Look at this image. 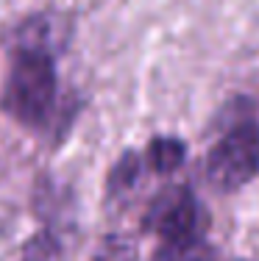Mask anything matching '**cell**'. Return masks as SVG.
Here are the masks:
<instances>
[{
  "label": "cell",
  "instance_id": "1",
  "mask_svg": "<svg viewBox=\"0 0 259 261\" xmlns=\"http://www.w3.org/2000/svg\"><path fill=\"white\" fill-rule=\"evenodd\" d=\"M56 28L59 20L53 17H31L20 25L9 47L0 111L31 130L48 128L59 111L56 53L61 50V36Z\"/></svg>",
  "mask_w": 259,
  "mask_h": 261
},
{
  "label": "cell",
  "instance_id": "2",
  "mask_svg": "<svg viewBox=\"0 0 259 261\" xmlns=\"http://www.w3.org/2000/svg\"><path fill=\"white\" fill-rule=\"evenodd\" d=\"M203 172L212 189L237 192L259 178V125L240 120L209 147Z\"/></svg>",
  "mask_w": 259,
  "mask_h": 261
},
{
  "label": "cell",
  "instance_id": "3",
  "mask_svg": "<svg viewBox=\"0 0 259 261\" xmlns=\"http://www.w3.org/2000/svg\"><path fill=\"white\" fill-rule=\"evenodd\" d=\"M209 228L206 208L190 186L162 189L143 214V231L162 239V245H193L203 242Z\"/></svg>",
  "mask_w": 259,
  "mask_h": 261
},
{
  "label": "cell",
  "instance_id": "4",
  "mask_svg": "<svg viewBox=\"0 0 259 261\" xmlns=\"http://www.w3.org/2000/svg\"><path fill=\"white\" fill-rule=\"evenodd\" d=\"M143 156H145L148 167H151L153 172L168 175V172L178 170V167L184 164V159H187V145H184L181 139H176V136H156V139L148 142Z\"/></svg>",
  "mask_w": 259,
  "mask_h": 261
},
{
  "label": "cell",
  "instance_id": "5",
  "mask_svg": "<svg viewBox=\"0 0 259 261\" xmlns=\"http://www.w3.org/2000/svg\"><path fill=\"white\" fill-rule=\"evenodd\" d=\"M61 253H64L61 236L53 228H42L39 233H34L28 239L20 261H61Z\"/></svg>",
  "mask_w": 259,
  "mask_h": 261
},
{
  "label": "cell",
  "instance_id": "6",
  "mask_svg": "<svg viewBox=\"0 0 259 261\" xmlns=\"http://www.w3.org/2000/svg\"><path fill=\"white\" fill-rule=\"evenodd\" d=\"M137 181H139V156L134 150H128L126 156H120V161L109 172V189L114 195H120V192L131 189Z\"/></svg>",
  "mask_w": 259,
  "mask_h": 261
},
{
  "label": "cell",
  "instance_id": "7",
  "mask_svg": "<svg viewBox=\"0 0 259 261\" xmlns=\"http://www.w3.org/2000/svg\"><path fill=\"white\" fill-rule=\"evenodd\" d=\"M151 261H218L206 242H193V245H162V250L153 253Z\"/></svg>",
  "mask_w": 259,
  "mask_h": 261
},
{
  "label": "cell",
  "instance_id": "8",
  "mask_svg": "<svg viewBox=\"0 0 259 261\" xmlns=\"http://www.w3.org/2000/svg\"><path fill=\"white\" fill-rule=\"evenodd\" d=\"M92 261H137V245L126 236H109L98 247Z\"/></svg>",
  "mask_w": 259,
  "mask_h": 261
}]
</instances>
